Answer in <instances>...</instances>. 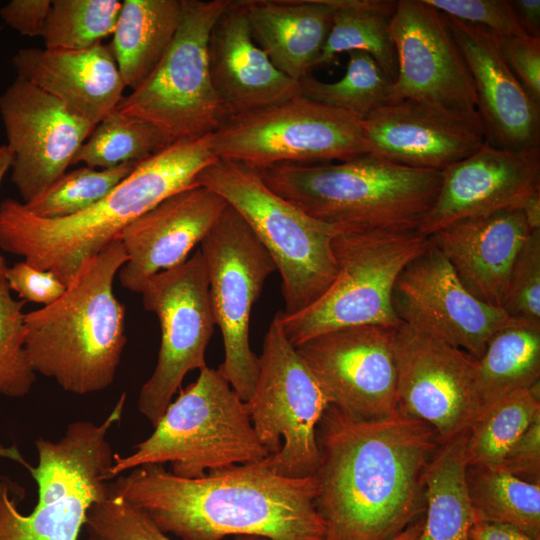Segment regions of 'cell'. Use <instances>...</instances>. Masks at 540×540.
<instances>
[{"mask_svg":"<svg viewBox=\"0 0 540 540\" xmlns=\"http://www.w3.org/2000/svg\"><path fill=\"white\" fill-rule=\"evenodd\" d=\"M499 467L523 481L540 484V418L512 444Z\"/></svg>","mask_w":540,"mask_h":540,"instance_id":"44","label":"cell"},{"mask_svg":"<svg viewBox=\"0 0 540 540\" xmlns=\"http://www.w3.org/2000/svg\"><path fill=\"white\" fill-rule=\"evenodd\" d=\"M470 540H539L521 530L501 523L476 521L474 522Z\"/></svg>","mask_w":540,"mask_h":540,"instance_id":"46","label":"cell"},{"mask_svg":"<svg viewBox=\"0 0 540 540\" xmlns=\"http://www.w3.org/2000/svg\"><path fill=\"white\" fill-rule=\"evenodd\" d=\"M517 19L529 37L540 38V1H512Z\"/></svg>","mask_w":540,"mask_h":540,"instance_id":"47","label":"cell"},{"mask_svg":"<svg viewBox=\"0 0 540 540\" xmlns=\"http://www.w3.org/2000/svg\"><path fill=\"white\" fill-rule=\"evenodd\" d=\"M126 402L123 392L99 424L74 421L57 441H35L38 464L32 466L15 446L0 445V456L21 463L38 486V501L28 514L18 503L24 490L0 474V540H78L91 506L108 492L113 451L111 428L120 422Z\"/></svg>","mask_w":540,"mask_h":540,"instance_id":"6","label":"cell"},{"mask_svg":"<svg viewBox=\"0 0 540 540\" xmlns=\"http://www.w3.org/2000/svg\"><path fill=\"white\" fill-rule=\"evenodd\" d=\"M88 540H173L139 509L112 491L95 502L87 513ZM233 540H266L237 536Z\"/></svg>","mask_w":540,"mask_h":540,"instance_id":"39","label":"cell"},{"mask_svg":"<svg viewBox=\"0 0 540 540\" xmlns=\"http://www.w3.org/2000/svg\"><path fill=\"white\" fill-rule=\"evenodd\" d=\"M12 161V153L8 146L0 145V185L1 182L7 173V171L10 169ZM8 266L6 265L5 258L0 255V280L5 279V272Z\"/></svg>","mask_w":540,"mask_h":540,"instance_id":"49","label":"cell"},{"mask_svg":"<svg viewBox=\"0 0 540 540\" xmlns=\"http://www.w3.org/2000/svg\"><path fill=\"white\" fill-rule=\"evenodd\" d=\"M265 183L311 217L354 230H414L433 205L441 171L364 154L323 163L262 169Z\"/></svg>","mask_w":540,"mask_h":540,"instance_id":"5","label":"cell"},{"mask_svg":"<svg viewBox=\"0 0 540 540\" xmlns=\"http://www.w3.org/2000/svg\"><path fill=\"white\" fill-rule=\"evenodd\" d=\"M5 279L0 280V397L27 395L35 380L25 348V301L12 297Z\"/></svg>","mask_w":540,"mask_h":540,"instance_id":"38","label":"cell"},{"mask_svg":"<svg viewBox=\"0 0 540 540\" xmlns=\"http://www.w3.org/2000/svg\"><path fill=\"white\" fill-rule=\"evenodd\" d=\"M51 0H11L0 8L2 21L28 37L43 35Z\"/></svg>","mask_w":540,"mask_h":540,"instance_id":"45","label":"cell"},{"mask_svg":"<svg viewBox=\"0 0 540 540\" xmlns=\"http://www.w3.org/2000/svg\"><path fill=\"white\" fill-rule=\"evenodd\" d=\"M182 0H124L110 44L126 88L155 69L178 28Z\"/></svg>","mask_w":540,"mask_h":540,"instance_id":"28","label":"cell"},{"mask_svg":"<svg viewBox=\"0 0 540 540\" xmlns=\"http://www.w3.org/2000/svg\"><path fill=\"white\" fill-rule=\"evenodd\" d=\"M498 44L515 78L532 100L540 105V38H498Z\"/></svg>","mask_w":540,"mask_h":540,"instance_id":"42","label":"cell"},{"mask_svg":"<svg viewBox=\"0 0 540 540\" xmlns=\"http://www.w3.org/2000/svg\"><path fill=\"white\" fill-rule=\"evenodd\" d=\"M395 329L362 325L336 329L296 346L329 404L360 419L398 412Z\"/></svg>","mask_w":540,"mask_h":540,"instance_id":"16","label":"cell"},{"mask_svg":"<svg viewBox=\"0 0 540 540\" xmlns=\"http://www.w3.org/2000/svg\"><path fill=\"white\" fill-rule=\"evenodd\" d=\"M424 516H421L392 540H417L422 532Z\"/></svg>","mask_w":540,"mask_h":540,"instance_id":"50","label":"cell"},{"mask_svg":"<svg viewBox=\"0 0 540 540\" xmlns=\"http://www.w3.org/2000/svg\"><path fill=\"white\" fill-rule=\"evenodd\" d=\"M361 128L368 154L417 169L442 171L485 144L480 127L410 100L377 107Z\"/></svg>","mask_w":540,"mask_h":540,"instance_id":"23","label":"cell"},{"mask_svg":"<svg viewBox=\"0 0 540 540\" xmlns=\"http://www.w3.org/2000/svg\"><path fill=\"white\" fill-rule=\"evenodd\" d=\"M139 293L161 328L157 363L140 389L137 404L155 427L186 374L207 366L205 353L215 321L200 249L182 264L150 277Z\"/></svg>","mask_w":540,"mask_h":540,"instance_id":"14","label":"cell"},{"mask_svg":"<svg viewBox=\"0 0 540 540\" xmlns=\"http://www.w3.org/2000/svg\"><path fill=\"white\" fill-rule=\"evenodd\" d=\"M540 190V148L511 151L484 144L441 171L437 197L418 230L427 236L457 221L520 209Z\"/></svg>","mask_w":540,"mask_h":540,"instance_id":"20","label":"cell"},{"mask_svg":"<svg viewBox=\"0 0 540 540\" xmlns=\"http://www.w3.org/2000/svg\"><path fill=\"white\" fill-rule=\"evenodd\" d=\"M137 164L109 169L82 166L65 172L45 191L24 206L42 218H64L93 206L126 178Z\"/></svg>","mask_w":540,"mask_h":540,"instance_id":"37","label":"cell"},{"mask_svg":"<svg viewBox=\"0 0 540 540\" xmlns=\"http://www.w3.org/2000/svg\"><path fill=\"white\" fill-rule=\"evenodd\" d=\"M539 378L540 327L517 323L501 329L476 359L474 391L479 413L507 395L539 384Z\"/></svg>","mask_w":540,"mask_h":540,"instance_id":"30","label":"cell"},{"mask_svg":"<svg viewBox=\"0 0 540 540\" xmlns=\"http://www.w3.org/2000/svg\"><path fill=\"white\" fill-rule=\"evenodd\" d=\"M230 0H182L176 33L151 74L116 110L144 120L171 141L212 134L228 117L214 89L209 44Z\"/></svg>","mask_w":540,"mask_h":540,"instance_id":"10","label":"cell"},{"mask_svg":"<svg viewBox=\"0 0 540 540\" xmlns=\"http://www.w3.org/2000/svg\"><path fill=\"white\" fill-rule=\"evenodd\" d=\"M168 405L153 433L127 456L114 454L108 479L147 464L170 463V472L199 478L270 456L253 428L247 404L220 370L208 366Z\"/></svg>","mask_w":540,"mask_h":540,"instance_id":"7","label":"cell"},{"mask_svg":"<svg viewBox=\"0 0 540 540\" xmlns=\"http://www.w3.org/2000/svg\"><path fill=\"white\" fill-rule=\"evenodd\" d=\"M530 231L540 230V190L531 194L521 206Z\"/></svg>","mask_w":540,"mask_h":540,"instance_id":"48","label":"cell"},{"mask_svg":"<svg viewBox=\"0 0 540 540\" xmlns=\"http://www.w3.org/2000/svg\"><path fill=\"white\" fill-rule=\"evenodd\" d=\"M392 304L403 324L459 348L475 359L482 356L498 331L522 323L511 319L503 309L473 296L432 240L399 274Z\"/></svg>","mask_w":540,"mask_h":540,"instance_id":"18","label":"cell"},{"mask_svg":"<svg viewBox=\"0 0 540 540\" xmlns=\"http://www.w3.org/2000/svg\"><path fill=\"white\" fill-rule=\"evenodd\" d=\"M19 79L96 126L113 112L126 88L110 45L79 51L19 49L11 59Z\"/></svg>","mask_w":540,"mask_h":540,"instance_id":"26","label":"cell"},{"mask_svg":"<svg viewBox=\"0 0 540 540\" xmlns=\"http://www.w3.org/2000/svg\"><path fill=\"white\" fill-rule=\"evenodd\" d=\"M540 418V383L485 407L467 431V467H499L512 444Z\"/></svg>","mask_w":540,"mask_h":540,"instance_id":"33","label":"cell"},{"mask_svg":"<svg viewBox=\"0 0 540 540\" xmlns=\"http://www.w3.org/2000/svg\"><path fill=\"white\" fill-rule=\"evenodd\" d=\"M466 481L475 522L507 524L540 540V484L500 467H467Z\"/></svg>","mask_w":540,"mask_h":540,"instance_id":"32","label":"cell"},{"mask_svg":"<svg viewBox=\"0 0 540 540\" xmlns=\"http://www.w3.org/2000/svg\"><path fill=\"white\" fill-rule=\"evenodd\" d=\"M391 80L367 53H348L344 75L324 82L312 74L299 80L300 94L326 106L348 112L360 120L385 104Z\"/></svg>","mask_w":540,"mask_h":540,"instance_id":"35","label":"cell"},{"mask_svg":"<svg viewBox=\"0 0 540 540\" xmlns=\"http://www.w3.org/2000/svg\"><path fill=\"white\" fill-rule=\"evenodd\" d=\"M196 180L241 215L273 259L282 280V313H298L326 292L336 276L332 240L338 226L279 196L260 169L243 163L217 158Z\"/></svg>","mask_w":540,"mask_h":540,"instance_id":"8","label":"cell"},{"mask_svg":"<svg viewBox=\"0 0 540 540\" xmlns=\"http://www.w3.org/2000/svg\"><path fill=\"white\" fill-rule=\"evenodd\" d=\"M128 256L120 239L85 260L50 305L25 313V348L36 373L66 392L109 387L126 345L125 306L113 292Z\"/></svg>","mask_w":540,"mask_h":540,"instance_id":"4","label":"cell"},{"mask_svg":"<svg viewBox=\"0 0 540 540\" xmlns=\"http://www.w3.org/2000/svg\"><path fill=\"white\" fill-rule=\"evenodd\" d=\"M255 42L274 66L301 80L315 69L328 36L333 0H240Z\"/></svg>","mask_w":540,"mask_h":540,"instance_id":"27","label":"cell"},{"mask_svg":"<svg viewBox=\"0 0 540 540\" xmlns=\"http://www.w3.org/2000/svg\"><path fill=\"white\" fill-rule=\"evenodd\" d=\"M502 309L513 320L540 327V230L528 234L515 257Z\"/></svg>","mask_w":540,"mask_h":540,"instance_id":"40","label":"cell"},{"mask_svg":"<svg viewBox=\"0 0 540 540\" xmlns=\"http://www.w3.org/2000/svg\"><path fill=\"white\" fill-rule=\"evenodd\" d=\"M334 12L316 67L326 66L341 53L369 54L391 80L397 75V55L390 36L396 1L333 0Z\"/></svg>","mask_w":540,"mask_h":540,"instance_id":"31","label":"cell"},{"mask_svg":"<svg viewBox=\"0 0 540 540\" xmlns=\"http://www.w3.org/2000/svg\"><path fill=\"white\" fill-rule=\"evenodd\" d=\"M398 412L431 426L440 443L468 431L479 414L476 359L420 330L395 329Z\"/></svg>","mask_w":540,"mask_h":540,"instance_id":"17","label":"cell"},{"mask_svg":"<svg viewBox=\"0 0 540 540\" xmlns=\"http://www.w3.org/2000/svg\"><path fill=\"white\" fill-rule=\"evenodd\" d=\"M258 357L256 385L246 404L256 435L270 453L264 462L283 476H314L316 430L329 401L275 317Z\"/></svg>","mask_w":540,"mask_h":540,"instance_id":"12","label":"cell"},{"mask_svg":"<svg viewBox=\"0 0 540 540\" xmlns=\"http://www.w3.org/2000/svg\"><path fill=\"white\" fill-rule=\"evenodd\" d=\"M0 117L12 153L11 181L24 204L67 171L95 127L19 78L0 95Z\"/></svg>","mask_w":540,"mask_h":540,"instance_id":"19","label":"cell"},{"mask_svg":"<svg viewBox=\"0 0 540 540\" xmlns=\"http://www.w3.org/2000/svg\"><path fill=\"white\" fill-rule=\"evenodd\" d=\"M316 439L324 540H392L421 517L426 471L441 444L431 426L400 413L355 418L329 405Z\"/></svg>","mask_w":540,"mask_h":540,"instance_id":"1","label":"cell"},{"mask_svg":"<svg viewBox=\"0 0 540 540\" xmlns=\"http://www.w3.org/2000/svg\"><path fill=\"white\" fill-rule=\"evenodd\" d=\"M216 159L211 134L174 141L138 163L99 202L64 218L36 216L7 198L0 203V248L52 272L67 286L85 260L158 203L198 184V174Z\"/></svg>","mask_w":540,"mask_h":540,"instance_id":"3","label":"cell"},{"mask_svg":"<svg viewBox=\"0 0 540 540\" xmlns=\"http://www.w3.org/2000/svg\"><path fill=\"white\" fill-rule=\"evenodd\" d=\"M119 0H52L42 38L45 49H89L113 34Z\"/></svg>","mask_w":540,"mask_h":540,"instance_id":"36","label":"cell"},{"mask_svg":"<svg viewBox=\"0 0 540 540\" xmlns=\"http://www.w3.org/2000/svg\"><path fill=\"white\" fill-rule=\"evenodd\" d=\"M211 141L218 159L260 170L283 163L342 162L368 154L358 117L302 95L228 116Z\"/></svg>","mask_w":540,"mask_h":540,"instance_id":"11","label":"cell"},{"mask_svg":"<svg viewBox=\"0 0 540 540\" xmlns=\"http://www.w3.org/2000/svg\"><path fill=\"white\" fill-rule=\"evenodd\" d=\"M470 72L485 143L499 149L540 148V105L515 78L489 31L445 16Z\"/></svg>","mask_w":540,"mask_h":540,"instance_id":"22","label":"cell"},{"mask_svg":"<svg viewBox=\"0 0 540 540\" xmlns=\"http://www.w3.org/2000/svg\"><path fill=\"white\" fill-rule=\"evenodd\" d=\"M5 280L10 290L27 302L50 305L59 299L66 286L50 271L41 270L21 261L8 267Z\"/></svg>","mask_w":540,"mask_h":540,"instance_id":"43","label":"cell"},{"mask_svg":"<svg viewBox=\"0 0 540 540\" xmlns=\"http://www.w3.org/2000/svg\"><path fill=\"white\" fill-rule=\"evenodd\" d=\"M114 493L142 511L162 532L181 540L256 536L266 540H324L315 507V476L293 478L263 461L183 478L147 464L109 482Z\"/></svg>","mask_w":540,"mask_h":540,"instance_id":"2","label":"cell"},{"mask_svg":"<svg viewBox=\"0 0 540 540\" xmlns=\"http://www.w3.org/2000/svg\"><path fill=\"white\" fill-rule=\"evenodd\" d=\"M200 244L212 313L224 345V361L218 369L247 402L259 372V357L249 340L251 310L266 279L277 269L245 220L228 204Z\"/></svg>","mask_w":540,"mask_h":540,"instance_id":"13","label":"cell"},{"mask_svg":"<svg viewBox=\"0 0 540 540\" xmlns=\"http://www.w3.org/2000/svg\"><path fill=\"white\" fill-rule=\"evenodd\" d=\"M209 53L212 83L228 116L301 95L299 82L278 70L255 42L240 0H230L215 23Z\"/></svg>","mask_w":540,"mask_h":540,"instance_id":"24","label":"cell"},{"mask_svg":"<svg viewBox=\"0 0 540 540\" xmlns=\"http://www.w3.org/2000/svg\"><path fill=\"white\" fill-rule=\"evenodd\" d=\"M226 205L218 194L196 184L134 220L119 238L128 256L118 272L122 287L139 293L150 277L185 262Z\"/></svg>","mask_w":540,"mask_h":540,"instance_id":"21","label":"cell"},{"mask_svg":"<svg viewBox=\"0 0 540 540\" xmlns=\"http://www.w3.org/2000/svg\"><path fill=\"white\" fill-rule=\"evenodd\" d=\"M414 230L339 228L332 240L336 276L326 292L304 310L275 318L294 346L336 329L381 325L399 327L392 293L401 271L430 244Z\"/></svg>","mask_w":540,"mask_h":540,"instance_id":"9","label":"cell"},{"mask_svg":"<svg viewBox=\"0 0 540 540\" xmlns=\"http://www.w3.org/2000/svg\"><path fill=\"white\" fill-rule=\"evenodd\" d=\"M441 14L481 27L498 38L528 36L508 0H423Z\"/></svg>","mask_w":540,"mask_h":540,"instance_id":"41","label":"cell"},{"mask_svg":"<svg viewBox=\"0 0 540 540\" xmlns=\"http://www.w3.org/2000/svg\"><path fill=\"white\" fill-rule=\"evenodd\" d=\"M389 31L397 75L385 104L415 101L482 129L473 81L444 15L423 0L396 1Z\"/></svg>","mask_w":540,"mask_h":540,"instance_id":"15","label":"cell"},{"mask_svg":"<svg viewBox=\"0 0 540 540\" xmlns=\"http://www.w3.org/2000/svg\"><path fill=\"white\" fill-rule=\"evenodd\" d=\"M530 232L520 209H506L457 221L430 237L462 285L502 309L513 262Z\"/></svg>","mask_w":540,"mask_h":540,"instance_id":"25","label":"cell"},{"mask_svg":"<svg viewBox=\"0 0 540 540\" xmlns=\"http://www.w3.org/2000/svg\"><path fill=\"white\" fill-rule=\"evenodd\" d=\"M172 142L152 124L115 109L94 127L72 164L83 163L95 169L138 164Z\"/></svg>","mask_w":540,"mask_h":540,"instance_id":"34","label":"cell"},{"mask_svg":"<svg viewBox=\"0 0 540 540\" xmlns=\"http://www.w3.org/2000/svg\"><path fill=\"white\" fill-rule=\"evenodd\" d=\"M467 431L441 443L425 475V515L417 540H470L475 522L466 481Z\"/></svg>","mask_w":540,"mask_h":540,"instance_id":"29","label":"cell"}]
</instances>
